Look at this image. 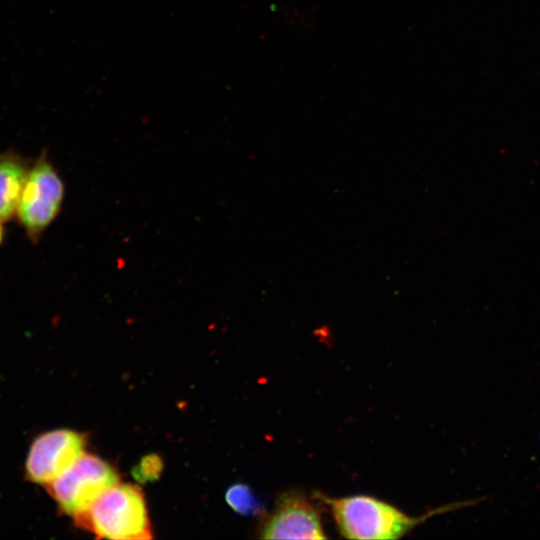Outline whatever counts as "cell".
I'll list each match as a JSON object with an SVG mask.
<instances>
[{
	"instance_id": "cell-2",
	"label": "cell",
	"mask_w": 540,
	"mask_h": 540,
	"mask_svg": "<svg viewBox=\"0 0 540 540\" xmlns=\"http://www.w3.org/2000/svg\"><path fill=\"white\" fill-rule=\"evenodd\" d=\"M331 509L341 535L347 539H398L422 519L367 495L341 498L317 494Z\"/></svg>"
},
{
	"instance_id": "cell-4",
	"label": "cell",
	"mask_w": 540,
	"mask_h": 540,
	"mask_svg": "<svg viewBox=\"0 0 540 540\" xmlns=\"http://www.w3.org/2000/svg\"><path fill=\"white\" fill-rule=\"evenodd\" d=\"M118 482V473L109 463L84 453L46 489L62 512L75 517Z\"/></svg>"
},
{
	"instance_id": "cell-5",
	"label": "cell",
	"mask_w": 540,
	"mask_h": 540,
	"mask_svg": "<svg viewBox=\"0 0 540 540\" xmlns=\"http://www.w3.org/2000/svg\"><path fill=\"white\" fill-rule=\"evenodd\" d=\"M86 436L71 429H55L37 436L25 461V476L47 485L71 467L85 452Z\"/></svg>"
},
{
	"instance_id": "cell-6",
	"label": "cell",
	"mask_w": 540,
	"mask_h": 540,
	"mask_svg": "<svg viewBox=\"0 0 540 540\" xmlns=\"http://www.w3.org/2000/svg\"><path fill=\"white\" fill-rule=\"evenodd\" d=\"M263 539H325L316 507L302 494L287 492L261 530Z\"/></svg>"
},
{
	"instance_id": "cell-8",
	"label": "cell",
	"mask_w": 540,
	"mask_h": 540,
	"mask_svg": "<svg viewBox=\"0 0 540 540\" xmlns=\"http://www.w3.org/2000/svg\"><path fill=\"white\" fill-rule=\"evenodd\" d=\"M227 504L238 514L258 516L264 511V506L252 489L243 483H237L228 488L225 493Z\"/></svg>"
},
{
	"instance_id": "cell-10",
	"label": "cell",
	"mask_w": 540,
	"mask_h": 540,
	"mask_svg": "<svg viewBox=\"0 0 540 540\" xmlns=\"http://www.w3.org/2000/svg\"><path fill=\"white\" fill-rule=\"evenodd\" d=\"M5 228L3 226V222L0 221V246L2 245L4 239H5Z\"/></svg>"
},
{
	"instance_id": "cell-9",
	"label": "cell",
	"mask_w": 540,
	"mask_h": 540,
	"mask_svg": "<svg viewBox=\"0 0 540 540\" xmlns=\"http://www.w3.org/2000/svg\"><path fill=\"white\" fill-rule=\"evenodd\" d=\"M161 461L155 455L142 459L139 467L134 470L135 477L139 480L155 479L161 471Z\"/></svg>"
},
{
	"instance_id": "cell-3",
	"label": "cell",
	"mask_w": 540,
	"mask_h": 540,
	"mask_svg": "<svg viewBox=\"0 0 540 540\" xmlns=\"http://www.w3.org/2000/svg\"><path fill=\"white\" fill-rule=\"evenodd\" d=\"M64 182L46 149L31 163L15 218L32 244H37L61 212Z\"/></svg>"
},
{
	"instance_id": "cell-1",
	"label": "cell",
	"mask_w": 540,
	"mask_h": 540,
	"mask_svg": "<svg viewBox=\"0 0 540 540\" xmlns=\"http://www.w3.org/2000/svg\"><path fill=\"white\" fill-rule=\"evenodd\" d=\"M77 526L97 538L150 539L151 528L144 494L138 486L116 484L87 510L74 517Z\"/></svg>"
},
{
	"instance_id": "cell-7",
	"label": "cell",
	"mask_w": 540,
	"mask_h": 540,
	"mask_svg": "<svg viewBox=\"0 0 540 540\" xmlns=\"http://www.w3.org/2000/svg\"><path fill=\"white\" fill-rule=\"evenodd\" d=\"M31 160L15 150L0 152V221L15 218Z\"/></svg>"
}]
</instances>
